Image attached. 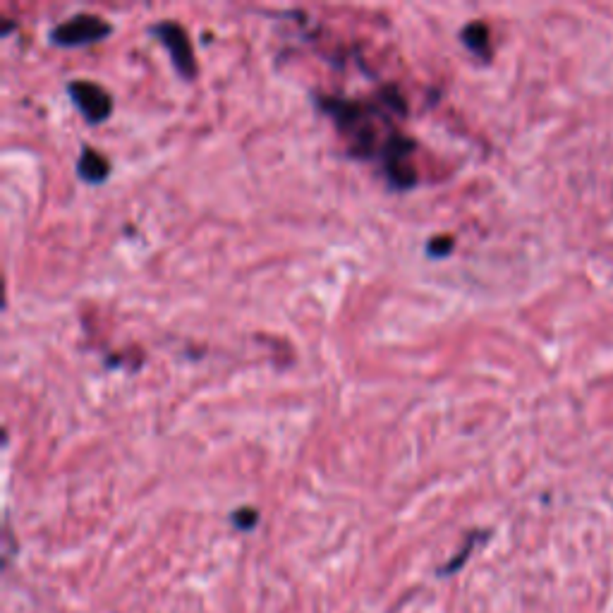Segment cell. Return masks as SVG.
<instances>
[{"label": "cell", "mask_w": 613, "mask_h": 613, "mask_svg": "<svg viewBox=\"0 0 613 613\" xmlns=\"http://www.w3.org/2000/svg\"><path fill=\"white\" fill-rule=\"evenodd\" d=\"M319 108L336 123L341 135L348 139L350 154L360 156V159H369L376 151H381L379 135H376L374 115H381L384 111L376 106L362 101L338 99V96H317Z\"/></svg>", "instance_id": "obj_1"}, {"label": "cell", "mask_w": 613, "mask_h": 613, "mask_svg": "<svg viewBox=\"0 0 613 613\" xmlns=\"http://www.w3.org/2000/svg\"><path fill=\"white\" fill-rule=\"evenodd\" d=\"M415 139L398 135V132H391L381 144V163H384V173L388 185L396 187V190H410V187L417 185V173L412 168L410 156L415 151Z\"/></svg>", "instance_id": "obj_2"}, {"label": "cell", "mask_w": 613, "mask_h": 613, "mask_svg": "<svg viewBox=\"0 0 613 613\" xmlns=\"http://www.w3.org/2000/svg\"><path fill=\"white\" fill-rule=\"evenodd\" d=\"M113 32V27L99 15H89V12H80V15H72L65 22L56 24L48 32L51 44L60 48H75V46H87L96 44V41L106 39Z\"/></svg>", "instance_id": "obj_3"}, {"label": "cell", "mask_w": 613, "mask_h": 613, "mask_svg": "<svg viewBox=\"0 0 613 613\" xmlns=\"http://www.w3.org/2000/svg\"><path fill=\"white\" fill-rule=\"evenodd\" d=\"M151 34L166 46V51L171 53V63L182 80H194L197 77V60H194V51L190 44V36L178 22L163 20L156 22L151 27Z\"/></svg>", "instance_id": "obj_4"}, {"label": "cell", "mask_w": 613, "mask_h": 613, "mask_svg": "<svg viewBox=\"0 0 613 613\" xmlns=\"http://www.w3.org/2000/svg\"><path fill=\"white\" fill-rule=\"evenodd\" d=\"M68 94L72 103L80 108L87 123H103V120L111 118L113 99L101 84L89 80H72L68 82Z\"/></svg>", "instance_id": "obj_5"}, {"label": "cell", "mask_w": 613, "mask_h": 613, "mask_svg": "<svg viewBox=\"0 0 613 613\" xmlns=\"http://www.w3.org/2000/svg\"><path fill=\"white\" fill-rule=\"evenodd\" d=\"M77 175L89 185H99V182L108 180L111 175V161L101 154V151L84 147L80 159H77Z\"/></svg>", "instance_id": "obj_6"}, {"label": "cell", "mask_w": 613, "mask_h": 613, "mask_svg": "<svg viewBox=\"0 0 613 613\" xmlns=\"http://www.w3.org/2000/svg\"><path fill=\"white\" fill-rule=\"evenodd\" d=\"M460 41L470 48L475 56L482 60L491 58V46H489V27L484 22H470L465 24L463 32H460Z\"/></svg>", "instance_id": "obj_7"}, {"label": "cell", "mask_w": 613, "mask_h": 613, "mask_svg": "<svg viewBox=\"0 0 613 613\" xmlns=\"http://www.w3.org/2000/svg\"><path fill=\"white\" fill-rule=\"evenodd\" d=\"M453 238L451 235H436V238L429 240L427 245V254L432 259H441V257H448V254L453 252Z\"/></svg>", "instance_id": "obj_8"}, {"label": "cell", "mask_w": 613, "mask_h": 613, "mask_svg": "<svg viewBox=\"0 0 613 613\" xmlns=\"http://www.w3.org/2000/svg\"><path fill=\"white\" fill-rule=\"evenodd\" d=\"M259 513L254 511V508H240V511L233 513V525L238 527V530H252L254 525H257Z\"/></svg>", "instance_id": "obj_9"}]
</instances>
